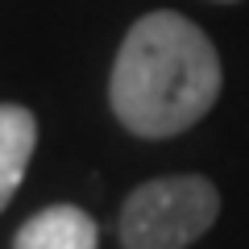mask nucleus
I'll list each match as a JSON object with an SVG mask.
<instances>
[{"mask_svg":"<svg viewBox=\"0 0 249 249\" xmlns=\"http://www.w3.org/2000/svg\"><path fill=\"white\" fill-rule=\"evenodd\" d=\"M224 67L208 34L183 13H145L129 25L108 75V104L137 137H175L212 112Z\"/></svg>","mask_w":249,"mask_h":249,"instance_id":"1","label":"nucleus"},{"mask_svg":"<svg viewBox=\"0 0 249 249\" xmlns=\"http://www.w3.org/2000/svg\"><path fill=\"white\" fill-rule=\"evenodd\" d=\"M220 216V191L204 175H166L133 187L121 208V249H187Z\"/></svg>","mask_w":249,"mask_h":249,"instance_id":"2","label":"nucleus"},{"mask_svg":"<svg viewBox=\"0 0 249 249\" xmlns=\"http://www.w3.org/2000/svg\"><path fill=\"white\" fill-rule=\"evenodd\" d=\"M96 245H100L96 220L75 204L42 208L13 237V249H96Z\"/></svg>","mask_w":249,"mask_h":249,"instance_id":"3","label":"nucleus"},{"mask_svg":"<svg viewBox=\"0 0 249 249\" xmlns=\"http://www.w3.org/2000/svg\"><path fill=\"white\" fill-rule=\"evenodd\" d=\"M37 145V121L21 104H0V212L17 196Z\"/></svg>","mask_w":249,"mask_h":249,"instance_id":"4","label":"nucleus"},{"mask_svg":"<svg viewBox=\"0 0 249 249\" xmlns=\"http://www.w3.org/2000/svg\"><path fill=\"white\" fill-rule=\"evenodd\" d=\"M220 4H237V0H220Z\"/></svg>","mask_w":249,"mask_h":249,"instance_id":"5","label":"nucleus"}]
</instances>
